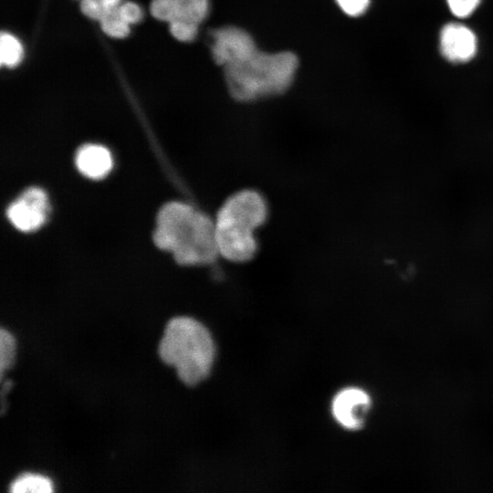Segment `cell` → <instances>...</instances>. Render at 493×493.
<instances>
[{
  "label": "cell",
  "mask_w": 493,
  "mask_h": 493,
  "mask_svg": "<svg viewBox=\"0 0 493 493\" xmlns=\"http://www.w3.org/2000/svg\"><path fill=\"white\" fill-rule=\"evenodd\" d=\"M153 242L180 265H209L219 257L214 218L183 202H169L159 210Z\"/></svg>",
  "instance_id": "1"
},
{
  "label": "cell",
  "mask_w": 493,
  "mask_h": 493,
  "mask_svg": "<svg viewBox=\"0 0 493 493\" xmlns=\"http://www.w3.org/2000/svg\"><path fill=\"white\" fill-rule=\"evenodd\" d=\"M268 215L267 201L259 191L243 188L229 194L214 217L219 257L233 264L251 260L258 247L257 232Z\"/></svg>",
  "instance_id": "2"
},
{
  "label": "cell",
  "mask_w": 493,
  "mask_h": 493,
  "mask_svg": "<svg viewBox=\"0 0 493 493\" xmlns=\"http://www.w3.org/2000/svg\"><path fill=\"white\" fill-rule=\"evenodd\" d=\"M158 352L166 364L176 370L188 386L196 385L210 373L215 348L209 330L190 317L171 319L163 330Z\"/></svg>",
  "instance_id": "3"
},
{
  "label": "cell",
  "mask_w": 493,
  "mask_h": 493,
  "mask_svg": "<svg viewBox=\"0 0 493 493\" xmlns=\"http://www.w3.org/2000/svg\"><path fill=\"white\" fill-rule=\"evenodd\" d=\"M299 60L288 51L267 53L258 49L246 59L225 69L230 95L241 102L275 96L292 84Z\"/></svg>",
  "instance_id": "4"
},
{
  "label": "cell",
  "mask_w": 493,
  "mask_h": 493,
  "mask_svg": "<svg viewBox=\"0 0 493 493\" xmlns=\"http://www.w3.org/2000/svg\"><path fill=\"white\" fill-rule=\"evenodd\" d=\"M212 39L213 58L224 68L242 62L257 50L250 34L234 26L213 30Z\"/></svg>",
  "instance_id": "5"
},
{
  "label": "cell",
  "mask_w": 493,
  "mask_h": 493,
  "mask_svg": "<svg viewBox=\"0 0 493 493\" xmlns=\"http://www.w3.org/2000/svg\"><path fill=\"white\" fill-rule=\"evenodd\" d=\"M48 211L47 198L38 187L25 190L6 211L10 223L22 232L39 228L45 222Z\"/></svg>",
  "instance_id": "6"
},
{
  "label": "cell",
  "mask_w": 493,
  "mask_h": 493,
  "mask_svg": "<svg viewBox=\"0 0 493 493\" xmlns=\"http://www.w3.org/2000/svg\"><path fill=\"white\" fill-rule=\"evenodd\" d=\"M372 405V397L365 390L348 387L335 395L331 411L341 426L349 430H359L364 426Z\"/></svg>",
  "instance_id": "7"
},
{
  "label": "cell",
  "mask_w": 493,
  "mask_h": 493,
  "mask_svg": "<svg viewBox=\"0 0 493 493\" xmlns=\"http://www.w3.org/2000/svg\"><path fill=\"white\" fill-rule=\"evenodd\" d=\"M152 15L170 23L184 22L199 26L209 11V0H152Z\"/></svg>",
  "instance_id": "8"
},
{
  "label": "cell",
  "mask_w": 493,
  "mask_h": 493,
  "mask_svg": "<svg viewBox=\"0 0 493 493\" xmlns=\"http://www.w3.org/2000/svg\"><path fill=\"white\" fill-rule=\"evenodd\" d=\"M440 49L443 56L451 62H467L476 54V35L462 24H447L441 30Z\"/></svg>",
  "instance_id": "9"
},
{
  "label": "cell",
  "mask_w": 493,
  "mask_h": 493,
  "mask_svg": "<svg viewBox=\"0 0 493 493\" xmlns=\"http://www.w3.org/2000/svg\"><path fill=\"white\" fill-rule=\"evenodd\" d=\"M78 170L90 179H101L112 167V158L107 148L99 144L81 146L75 156Z\"/></svg>",
  "instance_id": "10"
},
{
  "label": "cell",
  "mask_w": 493,
  "mask_h": 493,
  "mask_svg": "<svg viewBox=\"0 0 493 493\" xmlns=\"http://www.w3.org/2000/svg\"><path fill=\"white\" fill-rule=\"evenodd\" d=\"M13 493H50L53 485L45 476L26 473L16 477L10 485Z\"/></svg>",
  "instance_id": "11"
},
{
  "label": "cell",
  "mask_w": 493,
  "mask_h": 493,
  "mask_svg": "<svg viewBox=\"0 0 493 493\" xmlns=\"http://www.w3.org/2000/svg\"><path fill=\"white\" fill-rule=\"evenodd\" d=\"M23 47L14 36L3 32L0 38L1 64L9 68L16 66L22 59Z\"/></svg>",
  "instance_id": "12"
},
{
  "label": "cell",
  "mask_w": 493,
  "mask_h": 493,
  "mask_svg": "<svg viewBox=\"0 0 493 493\" xmlns=\"http://www.w3.org/2000/svg\"><path fill=\"white\" fill-rule=\"evenodd\" d=\"M123 0H81L82 13L99 22L112 13Z\"/></svg>",
  "instance_id": "13"
},
{
  "label": "cell",
  "mask_w": 493,
  "mask_h": 493,
  "mask_svg": "<svg viewBox=\"0 0 493 493\" xmlns=\"http://www.w3.org/2000/svg\"><path fill=\"white\" fill-rule=\"evenodd\" d=\"M117 8L101 19L100 23L105 34L112 37L122 38L129 35L130 25L121 17Z\"/></svg>",
  "instance_id": "14"
},
{
  "label": "cell",
  "mask_w": 493,
  "mask_h": 493,
  "mask_svg": "<svg viewBox=\"0 0 493 493\" xmlns=\"http://www.w3.org/2000/svg\"><path fill=\"white\" fill-rule=\"evenodd\" d=\"M16 342L12 334L1 329L0 330V376L3 379L4 372L8 369L15 358Z\"/></svg>",
  "instance_id": "15"
},
{
  "label": "cell",
  "mask_w": 493,
  "mask_h": 493,
  "mask_svg": "<svg viewBox=\"0 0 493 493\" xmlns=\"http://www.w3.org/2000/svg\"><path fill=\"white\" fill-rule=\"evenodd\" d=\"M170 32L179 41L190 42L193 41L197 33V25L184 23V22H173L169 24Z\"/></svg>",
  "instance_id": "16"
},
{
  "label": "cell",
  "mask_w": 493,
  "mask_h": 493,
  "mask_svg": "<svg viewBox=\"0 0 493 493\" xmlns=\"http://www.w3.org/2000/svg\"><path fill=\"white\" fill-rule=\"evenodd\" d=\"M481 0H446L451 13L460 18L467 17L477 9Z\"/></svg>",
  "instance_id": "17"
},
{
  "label": "cell",
  "mask_w": 493,
  "mask_h": 493,
  "mask_svg": "<svg viewBox=\"0 0 493 493\" xmlns=\"http://www.w3.org/2000/svg\"><path fill=\"white\" fill-rule=\"evenodd\" d=\"M341 10L349 16L357 17L366 12L370 0H335Z\"/></svg>",
  "instance_id": "18"
},
{
  "label": "cell",
  "mask_w": 493,
  "mask_h": 493,
  "mask_svg": "<svg viewBox=\"0 0 493 493\" xmlns=\"http://www.w3.org/2000/svg\"><path fill=\"white\" fill-rule=\"evenodd\" d=\"M117 12L129 25L138 23L142 18L141 7L133 2H122L118 6Z\"/></svg>",
  "instance_id": "19"
}]
</instances>
